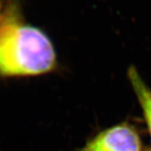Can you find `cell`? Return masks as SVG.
I'll return each instance as SVG.
<instances>
[{
  "mask_svg": "<svg viewBox=\"0 0 151 151\" xmlns=\"http://www.w3.org/2000/svg\"><path fill=\"white\" fill-rule=\"evenodd\" d=\"M55 65V53L48 37L36 28L8 21L0 27V75L43 74Z\"/></svg>",
  "mask_w": 151,
  "mask_h": 151,
  "instance_id": "1",
  "label": "cell"
},
{
  "mask_svg": "<svg viewBox=\"0 0 151 151\" xmlns=\"http://www.w3.org/2000/svg\"><path fill=\"white\" fill-rule=\"evenodd\" d=\"M141 141L135 130L118 125L102 132L90 141L83 151H140Z\"/></svg>",
  "mask_w": 151,
  "mask_h": 151,
  "instance_id": "2",
  "label": "cell"
},
{
  "mask_svg": "<svg viewBox=\"0 0 151 151\" xmlns=\"http://www.w3.org/2000/svg\"><path fill=\"white\" fill-rule=\"evenodd\" d=\"M146 151H151V150H146Z\"/></svg>",
  "mask_w": 151,
  "mask_h": 151,
  "instance_id": "4",
  "label": "cell"
},
{
  "mask_svg": "<svg viewBox=\"0 0 151 151\" xmlns=\"http://www.w3.org/2000/svg\"><path fill=\"white\" fill-rule=\"evenodd\" d=\"M128 76L142 107L151 134V89L142 80L134 66H130L128 70Z\"/></svg>",
  "mask_w": 151,
  "mask_h": 151,
  "instance_id": "3",
  "label": "cell"
}]
</instances>
